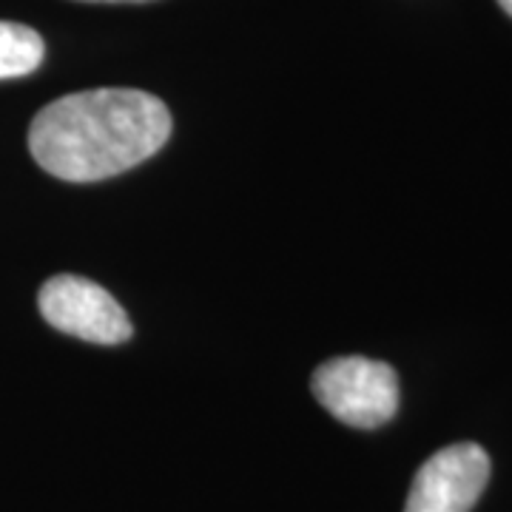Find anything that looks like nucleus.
I'll return each instance as SVG.
<instances>
[{
	"label": "nucleus",
	"mask_w": 512,
	"mask_h": 512,
	"mask_svg": "<svg viewBox=\"0 0 512 512\" xmlns=\"http://www.w3.org/2000/svg\"><path fill=\"white\" fill-rule=\"evenodd\" d=\"M311 387L333 419L359 430H376L399 410L396 370L365 356H339L319 365Z\"/></svg>",
	"instance_id": "nucleus-2"
},
{
	"label": "nucleus",
	"mask_w": 512,
	"mask_h": 512,
	"mask_svg": "<svg viewBox=\"0 0 512 512\" xmlns=\"http://www.w3.org/2000/svg\"><path fill=\"white\" fill-rule=\"evenodd\" d=\"M46 46L35 29L0 20V80L32 74L43 63Z\"/></svg>",
	"instance_id": "nucleus-5"
},
{
	"label": "nucleus",
	"mask_w": 512,
	"mask_h": 512,
	"mask_svg": "<svg viewBox=\"0 0 512 512\" xmlns=\"http://www.w3.org/2000/svg\"><path fill=\"white\" fill-rule=\"evenodd\" d=\"M80 3H148V0H80Z\"/></svg>",
	"instance_id": "nucleus-6"
},
{
	"label": "nucleus",
	"mask_w": 512,
	"mask_h": 512,
	"mask_svg": "<svg viewBox=\"0 0 512 512\" xmlns=\"http://www.w3.org/2000/svg\"><path fill=\"white\" fill-rule=\"evenodd\" d=\"M171 137V111L140 89H89L37 111L35 163L66 183H97L154 157Z\"/></svg>",
	"instance_id": "nucleus-1"
},
{
	"label": "nucleus",
	"mask_w": 512,
	"mask_h": 512,
	"mask_svg": "<svg viewBox=\"0 0 512 512\" xmlns=\"http://www.w3.org/2000/svg\"><path fill=\"white\" fill-rule=\"evenodd\" d=\"M490 481V456L473 441L427 458L413 478L404 512H470Z\"/></svg>",
	"instance_id": "nucleus-4"
},
{
	"label": "nucleus",
	"mask_w": 512,
	"mask_h": 512,
	"mask_svg": "<svg viewBox=\"0 0 512 512\" xmlns=\"http://www.w3.org/2000/svg\"><path fill=\"white\" fill-rule=\"evenodd\" d=\"M498 6H501V9H504V12L512 18V0H498Z\"/></svg>",
	"instance_id": "nucleus-7"
},
{
	"label": "nucleus",
	"mask_w": 512,
	"mask_h": 512,
	"mask_svg": "<svg viewBox=\"0 0 512 512\" xmlns=\"http://www.w3.org/2000/svg\"><path fill=\"white\" fill-rule=\"evenodd\" d=\"M37 308L52 328L83 342L120 345L131 336L120 302L86 276H52L37 293Z\"/></svg>",
	"instance_id": "nucleus-3"
}]
</instances>
